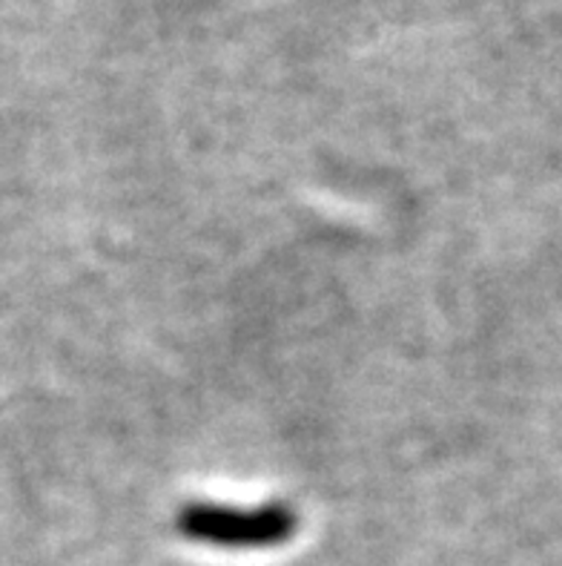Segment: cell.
I'll list each match as a JSON object with an SVG mask.
<instances>
[{"label":"cell","mask_w":562,"mask_h":566,"mask_svg":"<svg viewBox=\"0 0 562 566\" xmlns=\"http://www.w3.org/2000/svg\"><path fill=\"white\" fill-rule=\"evenodd\" d=\"M184 538L227 549H267L287 544L299 530V515L285 503L262 510H233L219 503H190L176 521Z\"/></svg>","instance_id":"1"}]
</instances>
